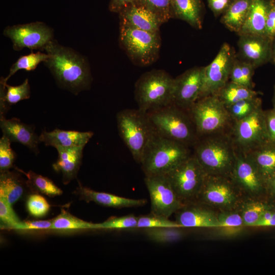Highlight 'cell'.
Instances as JSON below:
<instances>
[{"label":"cell","mask_w":275,"mask_h":275,"mask_svg":"<svg viewBox=\"0 0 275 275\" xmlns=\"http://www.w3.org/2000/svg\"><path fill=\"white\" fill-rule=\"evenodd\" d=\"M74 193L81 200L87 202H94L103 206L116 208L139 207L147 203L146 199H129L109 193L95 191L83 186L79 181L78 186Z\"/></svg>","instance_id":"22"},{"label":"cell","mask_w":275,"mask_h":275,"mask_svg":"<svg viewBox=\"0 0 275 275\" xmlns=\"http://www.w3.org/2000/svg\"><path fill=\"white\" fill-rule=\"evenodd\" d=\"M138 0H110L108 9L110 11L119 13L126 7L135 4Z\"/></svg>","instance_id":"50"},{"label":"cell","mask_w":275,"mask_h":275,"mask_svg":"<svg viewBox=\"0 0 275 275\" xmlns=\"http://www.w3.org/2000/svg\"><path fill=\"white\" fill-rule=\"evenodd\" d=\"M50 230L64 232L94 230V223L78 218L62 209L61 213L52 219Z\"/></svg>","instance_id":"31"},{"label":"cell","mask_w":275,"mask_h":275,"mask_svg":"<svg viewBox=\"0 0 275 275\" xmlns=\"http://www.w3.org/2000/svg\"><path fill=\"white\" fill-rule=\"evenodd\" d=\"M144 181L150 197L152 214L169 218L184 205L166 175L147 176Z\"/></svg>","instance_id":"15"},{"label":"cell","mask_w":275,"mask_h":275,"mask_svg":"<svg viewBox=\"0 0 275 275\" xmlns=\"http://www.w3.org/2000/svg\"><path fill=\"white\" fill-rule=\"evenodd\" d=\"M272 43L265 36L240 35L236 57L257 68L271 62Z\"/></svg>","instance_id":"17"},{"label":"cell","mask_w":275,"mask_h":275,"mask_svg":"<svg viewBox=\"0 0 275 275\" xmlns=\"http://www.w3.org/2000/svg\"><path fill=\"white\" fill-rule=\"evenodd\" d=\"M26 205L30 214L35 217L45 216L50 207L44 197L37 194H32L28 197Z\"/></svg>","instance_id":"41"},{"label":"cell","mask_w":275,"mask_h":275,"mask_svg":"<svg viewBox=\"0 0 275 275\" xmlns=\"http://www.w3.org/2000/svg\"><path fill=\"white\" fill-rule=\"evenodd\" d=\"M217 218L219 223V227L245 226L239 208L218 211Z\"/></svg>","instance_id":"44"},{"label":"cell","mask_w":275,"mask_h":275,"mask_svg":"<svg viewBox=\"0 0 275 275\" xmlns=\"http://www.w3.org/2000/svg\"><path fill=\"white\" fill-rule=\"evenodd\" d=\"M172 0H138L140 4L152 12L161 24L172 18Z\"/></svg>","instance_id":"38"},{"label":"cell","mask_w":275,"mask_h":275,"mask_svg":"<svg viewBox=\"0 0 275 275\" xmlns=\"http://www.w3.org/2000/svg\"><path fill=\"white\" fill-rule=\"evenodd\" d=\"M267 194L275 198V173L267 183Z\"/></svg>","instance_id":"51"},{"label":"cell","mask_w":275,"mask_h":275,"mask_svg":"<svg viewBox=\"0 0 275 275\" xmlns=\"http://www.w3.org/2000/svg\"><path fill=\"white\" fill-rule=\"evenodd\" d=\"M230 135L236 149L244 153L269 142L264 110L261 107L247 117L234 122Z\"/></svg>","instance_id":"11"},{"label":"cell","mask_w":275,"mask_h":275,"mask_svg":"<svg viewBox=\"0 0 275 275\" xmlns=\"http://www.w3.org/2000/svg\"><path fill=\"white\" fill-rule=\"evenodd\" d=\"M188 112L195 125L198 138L230 133L234 123L226 106L214 95L199 99Z\"/></svg>","instance_id":"7"},{"label":"cell","mask_w":275,"mask_h":275,"mask_svg":"<svg viewBox=\"0 0 275 275\" xmlns=\"http://www.w3.org/2000/svg\"><path fill=\"white\" fill-rule=\"evenodd\" d=\"M94 133L92 131L81 132L64 130L56 128L51 131L43 130L39 136L40 142L46 146L59 148L80 147L86 146Z\"/></svg>","instance_id":"21"},{"label":"cell","mask_w":275,"mask_h":275,"mask_svg":"<svg viewBox=\"0 0 275 275\" xmlns=\"http://www.w3.org/2000/svg\"><path fill=\"white\" fill-rule=\"evenodd\" d=\"M44 62L59 86L77 95L89 89L92 77L87 59L82 54L53 40L45 49Z\"/></svg>","instance_id":"1"},{"label":"cell","mask_w":275,"mask_h":275,"mask_svg":"<svg viewBox=\"0 0 275 275\" xmlns=\"http://www.w3.org/2000/svg\"><path fill=\"white\" fill-rule=\"evenodd\" d=\"M48 58L47 53L37 51L31 52L29 54L20 57L11 66L8 76L1 78L5 82L7 80L18 70L24 69L28 71L34 70L41 62H45Z\"/></svg>","instance_id":"36"},{"label":"cell","mask_w":275,"mask_h":275,"mask_svg":"<svg viewBox=\"0 0 275 275\" xmlns=\"http://www.w3.org/2000/svg\"><path fill=\"white\" fill-rule=\"evenodd\" d=\"M271 0H252L245 21L238 34L265 36V24Z\"/></svg>","instance_id":"24"},{"label":"cell","mask_w":275,"mask_h":275,"mask_svg":"<svg viewBox=\"0 0 275 275\" xmlns=\"http://www.w3.org/2000/svg\"><path fill=\"white\" fill-rule=\"evenodd\" d=\"M264 116L268 142L275 144V108L264 111Z\"/></svg>","instance_id":"47"},{"label":"cell","mask_w":275,"mask_h":275,"mask_svg":"<svg viewBox=\"0 0 275 275\" xmlns=\"http://www.w3.org/2000/svg\"><path fill=\"white\" fill-rule=\"evenodd\" d=\"M3 35L11 40L15 51L24 48L45 51L54 40L53 29L39 21L8 26Z\"/></svg>","instance_id":"12"},{"label":"cell","mask_w":275,"mask_h":275,"mask_svg":"<svg viewBox=\"0 0 275 275\" xmlns=\"http://www.w3.org/2000/svg\"><path fill=\"white\" fill-rule=\"evenodd\" d=\"M0 88V116H4L11 105L30 97L28 78L17 86H10L1 78Z\"/></svg>","instance_id":"27"},{"label":"cell","mask_w":275,"mask_h":275,"mask_svg":"<svg viewBox=\"0 0 275 275\" xmlns=\"http://www.w3.org/2000/svg\"><path fill=\"white\" fill-rule=\"evenodd\" d=\"M166 176L185 205L196 202L207 175L192 154Z\"/></svg>","instance_id":"10"},{"label":"cell","mask_w":275,"mask_h":275,"mask_svg":"<svg viewBox=\"0 0 275 275\" xmlns=\"http://www.w3.org/2000/svg\"><path fill=\"white\" fill-rule=\"evenodd\" d=\"M272 103H273V107L275 108V85L274 87V92H273V99H272Z\"/></svg>","instance_id":"53"},{"label":"cell","mask_w":275,"mask_h":275,"mask_svg":"<svg viewBox=\"0 0 275 275\" xmlns=\"http://www.w3.org/2000/svg\"><path fill=\"white\" fill-rule=\"evenodd\" d=\"M255 69L251 64L236 57L231 68L229 80L253 89L255 84L253 81V77Z\"/></svg>","instance_id":"34"},{"label":"cell","mask_w":275,"mask_h":275,"mask_svg":"<svg viewBox=\"0 0 275 275\" xmlns=\"http://www.w3.org/2000/svg\"><path fill=\"white\" fill-rule=\"evenodd\" d=\"M23 190V182L18 174L9 170L1 172L0 197L12 205L21 197Z\"/></svg>","instance_id":"29"},{"label":"cell","mask_w":275,"mask_h":275,"mask_svg":"<svg viewBox=\"0 0 275 275\" xmlns=\"http://www.w3.org/2000/svg\"><path fill=\"white\" fill-rule=\"evenodd\" d=\"M193 155L207 175L230 177L237 151L230 133L198 138Z\"/></svg>","instance_id":"2"},{"label":"cell","mask_w":275,"mask_h":275,"mask_svg":"<svg viewBox=\"0 0 275 275\" xmlns=\"http://www.w3.org/2000/svg\"><path fill=\"white\" fill-rule=\"evenodd\" d=\"M174 78L162 70L142 74L135 84L139 108L148 113L173 103Z\"/></svg>","instance_id":"6"},{"label":"cell","mask_w":275,"mask_h":275,"mask_svg":"<svg viewBox=\"0 0 275 275\" xmlns=\"http://www.w3.org/2000/svg\"><path fill=\"white\" fill-rule=\"evenodd\" d=\"M15 169L18 172L25 175L28 178L26 184L32 189L49 197H54L62 194L63 191L48 178L38 174L32 171L26 173L17 167Z\"/></svg>","instance_id":"33"},{"label":"cell","mask_w":275,"mask_h":275,"mask_svg":"<svg viewBox=\"0 0 275 275\" xmlns=\"http://www.w3.org/2000/svg\"><path fill=\"white\" fill-rule=\"evenodd\" d=\"M271 62L275 65V39L272 43V57Z\"/></svg>","instance_id":"52"},{"label":"cell","mask_w":275,"mask_h":275,"mask_svg":"<svg viewBox=\"0 0 275 275\" xmlns=\"http://www.w3.org/2000/svg\"><path fill=\"white\" fill-rule=\"evenodd\" d=\"M260 92L231 81H228L214 95L225 106L239 101L259 96Z\"/></svg>","instance_id":"30"},{"label":"cell","mask_w":275,"mask_h":275,"mask_svg":"<svg viewBox=\"0 0 275 275\" xmlns=\"http://www.w3.org/2000/svg\"><path fill=\"white\" fill-rule=\"evenodd\" d=\"M265 36L272 41L275 39V0H271L267 13Z\"/></svg>","instance_id":"46"},{"label":"cell","mask_w":275,"mask_h":275,"mask_svg":"<svg viewBox=\"0 0 275 275\" xmlns=\"http://www.w3.org/2000/svg\"><path fill=\"white\" fill-rule=\"evenodd\" d=\"M121 138L133 159L141 163L146 150L156 131L146 112L138 109H124L117 114Z\"/></svg>","instance_id":"4"},{"label":"cell","mask_w":275,"mask_h":275,"mask_svg":"<svg viewBox=\"0 0 275 275\" xmlns=\"http://www.w3.org/2000/svg\"><path fill=\"white\" fill-rule=\"evenodd\" d=\"M236 58L234 48L228 43H224L213 60L203 67V84L199 99L215 95L229 81L231 68Z\"/></svg>","instance_id":"13"},{"label":"cell","mask_w":275,"mask_h":275,"mask_svg":"<svg viewBox=\"0 0 275 275\" xmlns=\"http://www.w3.org/2000/svg\"><path fill=\"white\" fill-rule=\"evenodd\" d=\"M237 151L230 177L244 198L262 199L267 194V184L247 154Z\"/></svg>","instance_id":"14"},{"label":"cell","mask_w":275,"mask_h":275,"mask_svg":"<svg viewBox=\"0 0 275 275\" xmlns=\"http://www.w3.org/2000/svg\"><path fill=\"white\" fill-rule=\"evenodd\" d=\"M203 67L189 69L174 78L173 104L188 111L199 99L203 84Z\"/></svg>","instance_id":"16"},{"label":"cell","mask_w":275,"mask_h":275,"mask_svg":"<svg viewBox=\"0 0 275 275\" xmlns=\"http://www.w3.org/2000/svg\"><path fill=\"white\" fill-rule=\"evenodd\" d=\"M245 226L238 227H219L215 229L216 234L223 237H232L239 235L244 232Z\"/></svg>","instance_id":"49"},{"label":"cell","mask_w":275,"mask_h":275,"mask_svg":"<svg viewBox=\"0 0 275 275\" xmlns=\"http://www.w3.org/2000/svg\"><path fill=\"white\" fill-rule=\"evenodd\" d=\"M120 25L151 32H159L162 24L157 17L145 7L135 3L119 13Z\"/></svg>","instance_id":"20"},{"label":"cell","mask_w":275,"mask_h":275,"mask_svg":"<svg viewBox=\"0 0 275 275\" xmlns=\"http://www.w3.org/2000/svg\"><path fill=\"white\" fill-rule=\"evenodd\" d=\"M252 0H235L222 15L221 22L238 34L245 21Z\"/></svg>","instance_id":"28"},{"label":"cell","mask_w":275,"mask_h":275,"mask_svg":"<svg viewBox=\"0 0 275 275\" xmlns=\"http://www.w3.org/2000/svg\"><path fill=\"white\" fill-rule=\"evenodd\" d=\"M191 154L189 147L156 132L146 150L142 168L145 176L166 175Z\"/></svg>","instance_id":"3"},{"label":"cell","mask_w":275,"mask_h":275,"mask_svg":"<svg viewBox=\"0 0 275 275\" xmlns=\"http://www.w3.org/2000/svg\"><path fill=\"white\" fill-rule=\"evenodd\" d=\"M84 147L59 148L58 158L52 164L54 171L61 173L63 182L68 184L76 178L83 155Z\"/></svg>","instance_id":"23"},{"label":"cell","mask_w":275,"mask_h":275,"mask_svg":"<svg viewBox=\"0 0 275 275\" xmlns=\"http://www.w3.org/2000/svg\"><path fill=\"white\" fill-rule=\"evenodd\" d=\"M0 127L3 134L6 135L11 142L19 143L36 154L39 153L40 142L34 126L25 124L17 118L7 119L5 116H0Z\"/></svg>","instance_id":"19"},{"label":"cell","mask_w":275,"mask_h":275,"mask_svg":"<svg viewBox=\"0 0 275 275\" xmlns=\"http://www.w3.org/2000/svg\"><path fill=\"white\" fill-rule=\"evenodd\" d=\"M262 200L245 198L241 202L239 209L246 227H253L262 213L271 206V204Z\"/></svg>","instance_id":"32"},{"label":"cell","mask_w":275,"mask_h":275,"mask_svg":"<svg viewBox=\"0 0 275 275\" xmlns=\"http://www.w3.org/2000/svg\"><path fill=\"white\" fill-rule=\"evenodd\" d=\"M172 18L187 22L197 29L202 27L203 5L202 0H172Z\"/></svg>","instance_id":"25"},{"label":"cell","mask_w":275,"mask_h":275,"mask_svg":"<svg viewBox=\"0 0 275 275\" xmlns=\"http://www.w3.org/2000/svg\"><path fill=\"white\" fill-rule=\"evenodd\" d=\"M161 227L182 228L176 221L154 214L138 217L137 228L150 229Z\"/></svg>","instance_id":"40"},{"label":"cell","mask_w":275,"mask_h":275,"mask_svg":"<svg viewBox=\"0 0 275 275\" xmlns=\"http://www.w3.org/2000/svg\"><path fill=\"white\" fill-rule=\"evenodd\" d=\"M176 222L182 228L215 229L219 226L214 209L194 202L184 205L176 213Z\"/></svg>","instance_id":"18"},{"label":"cell","mask_w":275,"mask_h":275,"mask_svg":"<svg viewBox=\"0 0 275 275\" xmlns=\"http://www.w3.org/2000/svg\"><path fill=\"white\" fill-rule=\"evenodd\" d=\"M261 107L262 100L259 96L244 99L226 106L234 122L247 117Z\"/></svg>","instance_id":"35"},{"label":"cell","mask_w":275,"mask_h":275,"mask_svg":"<svg viewBox=\"0 0 275 275\" xmlns=\"http://www.w3.org/2000/svg\"><path fill=\"white\" fill-rule=\"evenodd\" d=\"M244 199L230 177L207 175L196 202L221 211L238 208Z\"/></svg>","instance_id":"9"},{"label":"cell","mask_w":275,"mask_h":275,"mask_svg":"<svg viewBox=\"0 0 275 275\" xmlns=\"http://www.w3.org/2000/svg\"><path fill=\"white\" fill-rule=\"evenodd\" d=\"M11 141L3 134L0 139V170H8L13 166L15 154L11 147Z\"/></svg>","instance_id":"42"},{"label":"cell","mask_w":275,"mask_h":275,"mask_svg":"<svg viewBox=\"0 0 275 275\" xmlns=\"http://www.w3.org/2000/svg\"><path fill=\"white\" fill-rule=\"evenodd\" d=\"M245 154L252 160L267 184L275 173V144L268 142Z\"/></svg>","instance_id":"26"},{"label":"cell","mask_w":275,"mask_h":275,"mask_svg":"<svg viewBox=\"0 0 275 275\" xmlns=\"http://www.w3.org/2000/svg\"><path fill=\"white\" fill-rule=\"evenodd\" d=\"M147 114L155 131L162 136L189 147L197 141L196 126L188 111L172 103Z\"/></svg>","instance_id":"5"},{"label":"cell","mask_w":275,"mask_h":275,"mask_svg":"<svg viewBox=\"0 0 275 275\" xmlns=\"http://www.w3.org/2000/svg\"><path fill=\"white\" fill-rule=\"evenodd\" d=\"M180 227H161L146 229L145 232L148 237L158 243H168L178 241L185 235Z\"/></svg>","instance_id":"37"},{"label":"cell","mask_w":275,"mask_h":275,"mask_svg":"<svg viewBox=\"0 0 275 275\" xmlns=\"http://www.w3.org/2000/svg\"><path fill=\"white\" fill-rule=\"evenodd\" d=\"M138 217L128 215L112 218L100 223H94V230H125L137 228Z\"/></svg>","instance_id":"39"},{"label":"cell","mask_w":275,"mask_h":275,"mask_svg":"<svg viewBox=\"0 0 275 275\" xmlns=\"http://www.w3.org/2000/svg\"><path fill=\"white\" fill-rule=\"evenodd\" d=\"M235 0H207L208 5L215 17L222 15Z\"/></svg>","instance_id":"48"},{"label":"cell","mask_w":275,"mask_h":275,"mask_svg":"<svg viewBox=\"0 0 275 275\" xmlns=\"http://www.w3.org/2000/svg\"><path fill=\"white\" fill-rule=\"evenodd\" d=\"M119 41L130 59L137 65H150L158 58L161 46L159 32L120 25Z\"/></svg>","instance_id":"8"},{"label":"cell","mask_w":275,"mask_h":275,"mask_svg":"<svg viewBox=\"0 0 275 275\" xmlns=\"http://www.w3.org/2000/svg\"><path fill=\"white\" fill-rule=\"evenodd\" d=\"M52 220L21 221L11 229L18 231H33L50 229Z\"/></svg>","instance_id":"45"},{"label":"cell","mask_w":275,"mask_h":275,"mask_svg":"<svg viewBox=\"0 0 275 275\" xmlns=\"http://www.w3.org/2000/svg\"><path fill=\"white\" fill-rule=\"evenodd\" d=\"M0 219L3 228L11 229L21 221L10 204L4 198L0 197Z\"/></svg>","instance_id":"43"}]
</instances>
